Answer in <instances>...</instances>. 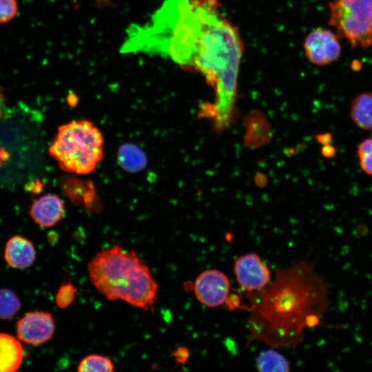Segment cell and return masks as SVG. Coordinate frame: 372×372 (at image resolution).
<instances>
[{
	"label": "cell",
	"instance_id": "10",
	"mask_svg": "<svg viewBox=\"0 0 372 372\" xmlns=\"http://www.w3.org/2000/svg\"><path fill=\"white\" fill-rule=\"evenodd\" d=\"M65 212L63 200L56 194H48L37 199L31 206L30 214L34 221L44 227L58 223Z\"/></svg>",
	"mask_w": 372,
	"mask_h": 372
},
{
	"label": "cell",
	"instance_id": "16",
	"mask_svg": "<svg viewBox=\"0 0 372 372\" xmlns=\"http://www.w3.org/2000/svg\"><path fill=\"white\" fill-rule=\"evenodd\" d=\"M114 370V365L108 358L98 355L91 354L83 358L77 366L79 372H111Z\"/></svg>",
	"mask_w": 372,
	"mask_h": 372
},
{
	"label": "cell",
	"instance_id": "7",
	"mask_svg": "<svg viewBox=\"0 0 372 372\" xmlns=\"http://www.w3.org/2000/svg\"><path fill=\"white\" fill-rule=\"evenodd\" d=\"M197 299L209 307L223 305L229 300L230 283L225 273L217 269H208L200 273L194 284Z\"/></svg>",
	"mask_w": 372,
	"mask_h": 372
},
{
	"label": "cell",
	"instance_id": "14",
	"mask_svg": "<svg viewBox=\"0 0 372 372\" xmlns=\"http://www.w3.org/2000/svg\"><path fill=\"white\" fill-rule=\"evenodd\" d=\"M117 161L123 169L130 173L140 172L147 165L145 153L137 145L128 143L119 147Z\"/></svg>",
	"mask_w": 372,
	"mask_h": 372
},
{
	"label": "cell",
	"instance_id": "2",
	"mask_svg": "<svg viewBox=\"0 0 372 372\" xmlns=\"http://www.w3.org/2000/svg\"><path fill=\"white\" fill-rule=\"evenodd\" d=\"M248 295L247 345L256 340L273 349L296 347L307 318L322 316L329 302L327 285L307 262L278 269L271 283Z\"/></svg>",
	"mask_w": 372,
	"mask_h": 372
},
{
	"label": "cell",
	"instance_id": "15",
	"mask_svg": "<svg viewBox=\"0 0 372 372\" xmlns=\"http://www.w3.org/2000/svg\"><path fill=\"white\" fill-rule=\"evenodd\" d=\"M262 351L256 359V366L260 371H289V362L287 358L275 350Z\"/></svg>",
	"mask_w": 372,
	"mask_h": 372
},
{
	"label": "cell",
	"instance_id": "6",
	"mask_svg": "<svg viewBox=\"0 0 372 372\" xmlns=\"http://www.w3.org/2000/svg\"><path fill=\"white\" fill-rule=\"evenodd\" d=\"M303 49L307 59L317 66L329 65L336 61L342 54L338 36L324 28H317L307 35Z\"/></svg>",
	"mask_w": 372,
	"mask_h": 372
},
{
	"label": "cell",
	"instance_id": "21",
	"mask_svg": "<svg viewBox=\"0 0 372 372\" xmlns=\"http://www.w3.org/2000/svg\"><path fill=\"white\" fill-rule=\"evenodd\" d=\"M176 361L178 363L184 364L189 358V351L187 349L183 347H178L173 353Z\"/></svg>",
	"mask_w": 372,
	"mask_h": 372
},
{
	"label": "cell",
	"instance_id": "17",
	"mask_svg": "<svg viewBox=\"0 0 372 372\" xmlns=\"http://www.w3.org/2000/svg\"><path fill=\"white\" fill-rule=\"evenodd\" d=\"M21 303L17 296L10 289H0V319L12 318L20 309Z\"/></svg>",
	"mask_w": 372,
	"mask_h": 372
},
{
	"label": "cell",
	"instance_id": "8",
	"mask_svg": "<svg viewBox=\"0 0 372 372\" xmlns=\"http://www.w3.org/2000/svg\"><path fill=\"white\" fill-rule=\"evenodd\" d=\"M234 273L241 288L249 293L261 291L271 280L269 268L255 253H249L236 258Z\"/></svg>",
	"mask_w": 372,
	"mask_h": 372
},
{
	"label": "cell",
	"instance_id": "4",
	"mask_svg": "<svg viewBox=\"0 0 372 372\" xmlns=\"http://www.w3.org/2000/svg\"><path fill=\"white\" fill-rule=\"evenodd\" d=\"M102 133L87 120L70 121L60 126L49 154L63 171L76 174L92 172L103 158Z\"/></svg>",
	"mask_w": 372,
	"mask_h": 372
},
{
	"label": "cell",
	"instance_id": "11",
	"mask_svg": "<svg viewBox=\"0 0 372 372\" xmlns=\"http://www.w3.org/2000/svg\"><path fill=\"white\" fill-rule=\"evenodd\" d=\"M4 258L10 267L19 269H25L30 267L35 260V249L28 239L14 236L6 243Z\"/></svg>",
	"mask_w": 372,
	"mask_h": 372
},
{
	"label": "cell",
	"instance_id": "9",
	"mask_svg": "<svg viewBox=\"0 0 372 372\" xmlns=\"http://www.w3.org/2000/svg\"><path fill=\"white\" fill-rule=\"evenodd\" d=\"M54 322L53 316L48 312L28 313L17 322V337L28 344H42L53 337L55 331Z\"/></svg>",
	"mask_w": 372,
	"mask_h": 372
},
{
	"label": "cell",
	"instance_id": "1",
	"mask_svg": "<svg viewBox=\"0 0 372 372\" xmlns=\"http://www.w3.org/2000/svg\"><path fill=\"white\" fill-rule=\"evenodd\" d=\"M243 45L218 0H165L145 25H132L123 53L168 57L184 70L202 73L216 93L217 130L230 123Z\"/></svg>",
	"mask_w": 372,
	"mask_h": 372
},
{
	"label": "cell",
	"instance_id": "20",
	"mask_svg": "<svg viewBox=\"0 0 372 372\" xmlns=\"http://www.w3.org/2000/svg\"><path fill=\"white\" fill-rule=\"evenodd\" d=\"M18 12L17 0H0V24L12 20Z\"/></svg>",
	"mask_w": 372,
	"mask_h": 372
},
{
	"label": "cell",
	"instance_id": "3",
	"mask_svg": "<svg viewBox=\"0 0 372 372\" xmlns=\"http://www.w3.org/2000/svg\"><path fill=\"white\" fill-rule=\"evenodd\" d=\"M87 271L96 290L108 300L154 311L158 284L134 251L116 245L103 249L89 262Z\"/></svg>",
	"mask_w": 372,
	"mask_h": 372
},
{
	"label": "cell",
	"instance_id": "12",
	"mask_svg": "<svg viewBox=\"0 0 372 372\" xmlns=\"http://www.w3.org/2000/svg\"><path fill=\"white\" fill-rule=\"evenodd\" d=\"M20 342L10 335L0 333V372L17 371L23 360Z\"/></svg>",
	"mask_w": 372,
	"mask_h": 372
},
{
	"label": "cell",
	"instance_id": "13",
	"mask_svg": "<svg viewBox=\"0 0 372 372\" xmlns=\"http://www.w3.org/2000/svg\"><path fill=\"white\" fill-rule=\"evenodd\" d=\"M350 116L360 129L372 132V92H361L352 99Z\"/></svg>",
	"mask_w": 372,
	"mask_h": 372
},
{
	"label": "cell",
	"instance_id": "19",
	"mask_svg": "<svg viewBox=\"0 0 372 372\" xmlns=\"http://www.w3.org/2000/svg\"><path fill=\"white\" fill-rule=\"evenodd\" d=\"M76 289L71 282L63 283L59 289L56 296V303L61 309L68 307L74 301Z\"/></svg>",
	"mask_w": 372,
	"mask_h": 372
},
{
	"label": "cell",
	"instance_id": "5",
	"mask_svg": "<svg viewBox=\"0 0 372 372\" xmlns=\"http://www.w3.org/2000/svg\"><path fill=\"white\" fill-rule=\"evenodd\" d=\"M328 24L351 48H372V0H331Z\"/></svg>",
	"mask_w": 372,
	"mask_h": 372
},
{
	"label": "cell",
	"instance_id": "18",
	"mask_svg": "<svg viewBox=\"0 0 372 372\" xmlns=\"http://www.w3.org/2000/svg\"><path fill=\"white\" fill-rule=\"evenodd\" d=\"M357 155L362 170L372 176V138H365L359 143Z\"/></svg>",
	"mask_w": 372,
	"mask_h": 372
},
{
	"label": "cell",
	"instance_id": "22",
	"mask_svg": "<svg viewBox=\"0 0 372 372\" xmlns=\"http://www.w3.org/2000/svg\"><path fill=\"white\" fill-rule=\"evenodd\" d=\"M322 155L324 156H331L333 155L335 150L333 147H330L329 149H328V145H325L323 147L322 150Z\"/></svg>",
	"mask_w": 372,
	"mask_h": 372
}]
</instances>
